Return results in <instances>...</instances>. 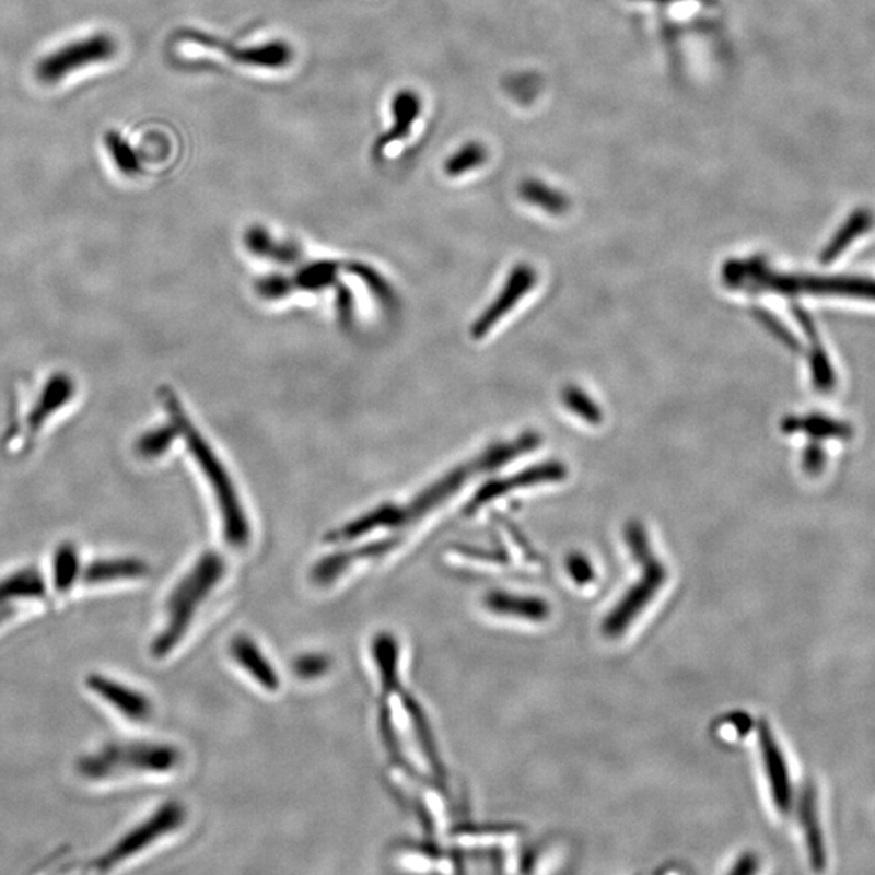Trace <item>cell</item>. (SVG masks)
Here are the masks:
<instances>
[{"instance_id":"cell-31","label":"cell","mask_w":875,"mask_h":875,"mask_svg":"<svg viewBox=\"0 0 875 875\" xmlns=\"http://www.w3.org/2000/svg\"><path fill=\"white\" fill-rule=\"evenodd\" d=\"M626 541H628V547L629 550H631L632 557H634L639 563H648L649 560L654 558L651 550V541H649L648 538V532H645L641 523L628 524V527H626Z\"/></svg>"},{"instance_id":"cell-38","label":"cell","mask_w":875,"mask_h":875,"mask_svg":"<svg viewBox=\"0 0 875 875\" xmlns=\"http://www.w3.org/2000/svg\"><path fill=\"white\" fill-rule=\"evenodd\" d=\"M355 272H359V275L365 279L366 284H369L373 291H376L375 294H378L380 298H389L388 285H386L385 282H383L382 279H380L378 276L372 271V269L360 266V268H355Z\"/></svg>"},{"instance_id":"cell-13","label":"cell","mask_w":875,"mask_h":875,"mask_svg":"<svg viewBox=\"0 0 875 875\" xmlns=\"http://www.w3.org/2000/svg\"><path fill=\"white\" fill-rule=\"evenodd\" d=\"M229 652H231L232 658L237 662V665L245 673H248V676L258 686H261L266 691H278L279 686H281V679H279L275 666L268 662L260 648L250 638L238 635L229 645Z\"/></svg>"},{"instance_id":"cell-29","label":"cell","mask_w":875,"mask_h":875,"mask_svg":"<svg viewBox=\"0 0 875 875\" xmlns=\"http://www.w3.org/2000/svg\"><path fill=\"white\" fill-rule=\"evenodd\" d=\"M335 262H316V265L302 269L295 284H298L299 288L308 289V291H318V289L331 285L332 282H335Z\"/></svg>"},{"instance_id":"cell-12","label":"cell","mask_w":875,"mask_h":875,"mask_svg":"<svg viewBox=\"0 0 875 875\" xmlns=\"http://www.w3.org/2000/svg\"><path fill=\"white\" fill-rule=\"evenodd\" d=\"M800 820L806 837L807 853L814 870L822 871L826 867V841L819 820V803L817 791L813 782L804 783L800 796Z\"/></svg>"},{"instance_id":"cell-8","label":"cell","mask_w":875,"mask_h":875,"mask_svg":"<svg viewBox=\"0 0 875 875\" xmlns=\"http://www.w3.org/2000/svg\"><path fill=\"white\" fill-rule=\"evenodd\" d=\"M759 747L762 754L763 766H766L767 779H769L770 793L777 809L782 814L790 813L793 804V785H791L790 772L785 756L775 742L769 723H759Z\"/></svg>"},{"instance_id":"cell-11","label":"cell","mask_w":875,"mask_h":875,"mask_svg":"<svg viewBox=\"0 0 875 875\" xmlns=\"http://www.w3.org/2000/svg\"><path fill=\"white\" fill-rule=\"evenodd\" d=\"M567 476L568 469L564 464L547 463L528 467L517 476L508 477V479L490 481L474 497L472 503L467 506V513H476L479 508L485 506V504L490 503L501 494L510 493V491L532 487V485L547 483V481H560L567 479Z\"/></svg>"},{"instance_id":"cell-37","label":"cell","mask_w":875,"mask_h":875,"mask_svg":"<svg viewBox=\"0 0 875 875\" xmlns=\"http://www.w3.org/2000/svg\"><path fill=\"white\" fill-rule=\"evenodd\" d=\"M824 463H826V457H824L822 450H820L819 446H816V444H810V446L807 447L806 453H804V470L809 474L820 472Z\"/></svg>"},{"instance_id":"cell-5","label":"cell","mask_w":875,"mask_h":875,"mask_svg":"<svg viewBox=\"0 0 875 875\" xmlns=\"http://www.w3.org/2000/svg\"><path fill=\"white\" fill-rule=\"evenodd\" d=\"M743 275H752V279L763 288L772 289L780 294H838L854 298L875 299V281L858 278H794V276L769 275L763 268H752L744 262Z\"/></svg>"},{"instance_id":"cell-2","label":"cell","mask_w":875,"mask_h":875,"mask_svg":"<svg viewBox=\"0 0 875 875\" xmlns=\"http://www.w3.org/2000/svg\"><path fill=\"white\" fill-rule=\"evenodd\" d=\"M224 571V561L217 553H205L197 564L178 581L173 594L167 598L166 622H164L163 631L154 641V656L158 658L166 656L180 644L182 639L190 629L198 608L203 605L208 595L221 582Z\"/></svg>"},{"instance_id":"cell-36","label":"cell","mask_w":875,"mask_h":875,"mask_svg":"<svg viewBox=\"0 0 875 875\" xmlns=\"http://www.w3.org/2000/svg\"><path fill=\"white\" fill-rule=\"evenodd\" d=\"M325 668V658L315 655L304 656V658L299 660L298 665H295V672H298V675L304 676V678H313V676L322 675Z\"/></svg>"},{"instance_id":"cell-10","label":"cell","mask_w":875,"mask_h":875,"mask_svg":"<svg viewBox=\"0 0 875 875\" xmlns=\"http://www.w3.org/2000/svg\"><path fill=\"white\" fill-rule=\"evenodd\" d=\"M537 282V272L528 265H517L508 279L501 294L498 295L497 301L485 310L483 315L477 319L472 328L474 338H483L508 312H511L514 304L520 302L521 299L534 288Z\"/></svg>"},{"instance_id":"cell-32","label":"cell","mask_w":875,"mask_h":875,"mask_svg":"<svg viewBox=\"0 0 875 875\" xmlns=\"http://www.w3.org/2000/svg\"><path fill=\"white\" fill-rule=\"evenodd\" d=\"M810 369H813L814 385L816 388L827 392L833 386V372L826 352L817 346L810 357Z\"/></svg>"},{"instance_id":"cell-23","label":"cell","mask_w":875,"mask_h":875,"mask_svg":"<svg viewBox=\"0 0 875 875\" xmlns=\"http://www.w3.org/2000/svg\"><path fill=\"white\" fill-rule=\"evenodd\" d=\"M521 195L525 201L548 211L551 214H561L569 208L568 198L561 191L553 190L548 185L537 180L524 182Z\"/></svg>"},{"instance_id":"cell-4","label":"cell","mask_w":875,"mask_h":875,"mask_svg":"<svg viewBox=\"0 0 875 875\" xmlns=\"http://www.w3.org/2000/svg\"><path fill=\"white\" fill-rule=\"evenodd\" d=\"M641 578L628 588L621 600L612 607L605 618L604 632L608 638H619L628 631L629 626L645 611V608L655 600L656 595L665 587L668 572L663 563L652 558L642 564Z\"/></svg>"},{"instance_id":"cell-7","label":"cell","mask_w":875,"mask_h":875,"mask_svg":"<svg viewBox=\"0 0 875 875\" xmlns=\"http://www.w3.org/2000/svg\"><path fill=\"white\" fill-rule=\"evenodd\" d=\"M180 38L185 42L198 44L205 49L218 50L224 54L229 59L234 62L242 63V66L261 67V69H284L292 62L294 50L291 49L288 43L275 42L261 44V46L241 47L219 39L217 36L208 35V33L197 32V30H185L180 33Z\"/></svg>"},{"instance_id":"cell-22","label":"cell","mask_w":875,"mask_h":875,"mask_svg":"<svg viewBox=\"0 0 875 875\" xmlns=\"http://www.w3.org/2000/svg\"><path fill=\"white\" fill-rule=\"evenodd\" d=\"M538 443H540V438H538V435H535V433H527V435L520 438V440L514 441V443L501 444V446L488 450L479 460V464H477V467L485 470L497 469V467L510 463L514 457L521 456V454H525L527 451L535 450Z\"/></svg>"},{"instance_id":"cell-14","label":"cell","mask_w":875,"mask_h":875,"mask_svg":"<svg viewBox=\"0 0 875 875\" xmlns=\"http://www.w3.org/2000/svg\"><path fill=\"white\" fill-rule=\"evenodd\" d=\"M485 607L494 615L523 619L528 622H544L550 618V605L530 595L491 592L485 597Z\"/></svg>"},{"instance_id":"cell-19","label":"cell","mask_w":875,"mask_h":875,"mask_svg":"<svg viewBox=\"0 0 875 875\" xmlns=\"http://www.w3.org/2000/svg\"><path fill=\"white\" fill-rule=\"evenodd\" d=\"M94 688L103 692L104 698L109 700L110 703H114L116 709H119L120 712L126 713L127 716H131V719H147L148 713H150L151 705L147 698L138 695V692L131 691L129 688L114 685V682H109L107 679L96 682Z\"/></svg>"},{"instance_id":"cell-6","label":"cell","mask_w":875,"mask_h":875,"mask_svg":"<svg viewBox=\"0 0 875 875\" xmlns=\"http://www.w3.org/2000/svg\"><path fill=\"white\" fill-rule=\"evenodd\" d=\"M116 42L109 35H94L60 47L56 52L44 57L36 67V75L44 83H54L70 75L75 70L93 63L106 62L116 54Z\"/></svg>"},{"instance_id":"cell-26","label":"cell","mask_w":875,"mask_h":875,"mask_svg":"<svg viewBox=\"0 0 875 875\" xmlns=\"http://www.w3.org/2000/svg\"><path fill=\"white\" fill-rule=\"evenodd\" d=\"M563 402L567 404L571 412H574L575 416L581 417V419L587 420L592 425H598L602 419H604L600 407H598L587 394L582 392V389L575 388V386H568V388L564 389Z\"/></svg>"},{"instance_id":"cell-25","label":"cell","mask_w":875,"mask_h":875,"mask_svg":"<svg viewBox=\"0 0 875 875\" xmlns=\"http://www.w3.org/2000/svg\"><path fill=\"white\" fill-rule=\"evenodd\" d=\"M783 429L786 432H796V430L803 429L806 432H809L813 436H837L843 438L850 435V429L843 423L835 422V420L826 419V417L814 416L809 417V419L797 420V419H788L785 423H783Z\"/></svg>"},{"instance_id":"cell-1","label":"cell","mask_w":875,"mask_h":875,"mask_svg":"<svg viewBox=\"0 0 875 875\" xmlns=\"http://www.w3.org/2000/svg\"><path fill=\"white\" fill-rule=\"evenodd\" d=\"M164 406L167 412L173 416L175 425L180 430L185 441H187L188 450L197 457L201 470L205 476L213 485L214 494L221 510L222 528H224L225 541L231 547L244 548L250 540V525H248L247 517H245L244 510H242L241 501H238L237 493H235L234 485L229 479L224 466L219 463L217 454L211 450L210 444L203 440L197 429H194L190 420L185 416L184 410L180 409V404L175 399L174 394H164Z\"/></svg>"},{"instance_id":"cell-18","label":"cell","mask_w":875,"mask_h":875,"mask_svg":"<svg viewBox=\"0 0 875 875\" xmlns=\"http://www.w3.org/2000/svg\"><path fill=\"white\" fill-rule=\"evenodd\" d=\"M373 658L378 665L380 685L385 698L400 691L399 682V648L392 634H380L373 641Z\"/></svg>"},{"instance_id":"cell-34","label":"cell","mask_w":875,"mask_h":875,"mask_svg":"<svg viewBox=\"0 0 875 875\" xmlns=\"http://www.w3.org/2000/svg\"><path fill=\"white\" fill-rule=\"evenodd\" d=\"M258 294L266 299H279L289 294L292 289V282L289 279L281 278V276H272V278H265L258 282Z\"/></svg>"},{"instance_id":"cell-24","label":"cell","mask_w":875,"mask_h":875,"mask_svg":"<svg viewBox=\"0 0 875 875\" xmlns=\"http://www.w3.org/2000/svg\"><path fill=\"white\" fill-rule=\"evenodd\" d=\"M487 148L477 141H469L463 144L456 153L451 154L444 163V173L450 177H460V175L477 170L487 161Z\"/></svg>"},{"instance_id":"cell-35","label":"cell","mask_w":875,"mask_h":875,"mask_svg":"<svg viewBox=\"0 0 875 875\" xmlns=\"http://www.w3.org/2000/svg\"><path fill=\"white\" fill-rule=\"evenodd\" d=\"M756 315L757 319H759V322L762 323L763 326H767V328H769L770 331H772L773 335H775L777 338L780 339V341L785 342L788 348L794 350L800 348V346H797L796 339L793 338V335H790L785 326H783L782 323L779 322V319L773 318V316L770 315L769 312H763V310H756Z\"/></svg>"},{"instance_id":"cell-33","label":"cell","mask_w":875,"mask_h":875,"mask_svg":"<svg viewBox=\"0 0 875 875\" xmlns=\"http://www.w3.org/2000/svg\"><path fill=\"white\" fill-rule=\"evenodd\" d=\"M567 569L572 581L578 585H587L595 581L594 567L584 555H571L567 561Z\"/></svg>"},{"instance_id":"cell-21","label":"cell","mask_w":875,"mask_h":875,"mask_svg":"<svg viewBox=\"0 0 875 875\" xmlns=\"http://www.w3.org/2000/svg\"><path fill=\"white\" fill-rule=\"evenodd\" d=\"M873 224V214L870 211H858L854 213L853 217L848 219L847 224L844 228H841L840 231L837 232L835 235L833 241L827 245L826 250L822 252V257L820 260L824 262H830L837 260L840 257L841 252L848 247V245L853 242L854 237H860L863 232H866L867 229L871 228Z\"/></svg>"},{"instance_id":"cell-20","label":"cell","mask_w":875,"mask_h":875,"mask_svg":"<svg viewBox=\"0 0 875 875\" xmlns=\"http://www.w3.org/2000/svg\"><path fill=\"white\" fill-rule=\"evenodd\" d=\"M245 245L254 252L255 255L261 257L275 258L278 261H294L298 260V248L294 245L278 244L271 235L258 225L248 229L245 234Z\"/></svg>"},{"instance_id":"cell-30","label":"cell","mask_w":875,"mask_h":875,"mask_svg":"<svg viewBox=\"0 0 875 875\" xmlns=\"http://www.w3.org/2000/svg\"><path fill=\"white\" fill-rule=\"evenodd\" d=\"M144 574V567L137 561H120V563H104L103 567H94L93 571L88 572V582L110 581V579H131Z\"/></svg>"},{"instance_id":"cell-17","label":"cell","mask_w":875,"mask_h":875,"mask_svg":"<svg viewBox=\"0 0 875 875\" xmlns=\"http://www.w3.org/2000/svg\"><path fill=\"white\" fill-rule=\"evenodd\" d=\"M467 477H469V470L457 469L454 470V472L447 474L444 479L436 481L433 487L427 488V490L420 493L409 506L404 508V511H406L407 525L416 523L420 517L429 514L438 504L443 503L454 491L459 490L460 485L467 480Z\"/></svg>"},{"instance_id":"cell-39","label":"cell","mask_w":875,"mask_h":875,"mask_svg":"<svg viewBox=\"0 0 875 875\" xmlns=\"http://www.w3.org/2000/svg\"><path fill=\"white\" fill-rule=\"evenodd\" d=\"M174 433H175V430H174V432H171V430L166 429V430H163V432L158 433L156 436L148 438V440H144V444H143L144 451H147V453H151V454L161 453V451H163L164 447H166L167 444H170L171 441H173Z\"/></svg>"},{"instance_id":"cell-28","label":"cell","mask_w":875,"mask_h":875,"mask_svg":"<svg viewBox=\"0 0 875 875\" xmlns=\"http://www.w3.org/2000/svg\"><path fill=\"white\" fill-rule=\"evenodd\" d=\"M43 595V582L38 575L23 572L0 584V602L10 597H39Z\"/></svg>"},{"instance_id":"cell-15","label":"cell","mask_w":875,"mask_h":875,"mask_svg":"<svg viewBox=\"0 0 875 875\" xmlns=\"http://www.w3.org/2000/svg\"><path fill=\"white\" fill-rule=\"evenodd\" d=\"M422 110V101L412 90L397 91L392 103L393 127L380 137L375 150L383 151L394 141L404 140L412 130L413 124L419 119Z\"/></svg>"},{"instance_id":"cell-40","label":"cell","mask_w":875,"mask_h":875,"mask_svg":"<svg viewBox=\"0 0 875 875\" xmlns=\"http://www.w3.org/2000/svg\"><path fill=\"white\" fill-rule=\"evenodd\" d=\"M757 870H759V861H757V858L754 856V854H744L742 860L733 867L732 874H754Z\"/></svg>"},{"instance_id":"cell-16","label":"cell","mask_w":875,"mask_h":875,"mask_svg":"<svg viewBox=\"0 0 875 875\" xmlns=\"http://www.w3.org/2000/svg\"><path fill=\"white\" fill-rule=\"evenodd\" d=\"M407 517L404 508L393 506V504H385L376 511H372L365 516L359 517L345 527L336 530L335 534L329 535V541H349L362 537V535L370 534V532L378 530V528L392 527H406Z\"/></svg>"},{"instance_id":"cell-3","label":"cell","mask_w":875,"mask_h":875,"mask_svg":"<svg viewBox=\"0 0 875 875\" xmlns=\"http://www.w3.org/2000/svg\"><path fill=\"white\" fill-rule=\"evenodd\" d=\"M177 750L164 744H120L86 760L88 775H107L109 770L129 769L167 772L178 763Z\"/></svg>"},{"instance_id":"cell-27","label":"cell","mask_w":875,"mask_h":875,"mask_svg":"<svg viewBox=\"0 0 875 875\" xmlns=\"http://www.w3.org/2000/svg\"><path fill=\"white\" fill-rule=\"evenodd\" d=\"M106 144L109 148L114 163L124 174H137L140 171V161H138L137 153L131 150L130 144L119 133L109 131L106 135Z\"/></svg>"},{"instance_id":"cell-9","label":"cell","mask_w":875,"mask_h":875,"mask_svg":"<svg viewBox=\"0 0 875 875\" xmlns=\"http://www.w3.org/2000/svg\"><path fill=\"white\" fill-rule=\"evenodd\" d=\"M185 809L178 803H167L154 816H151L143 826L131 831L129 837L120 841L119 847L109 854V863L133 856L148 844L156 841L163 835L178 829L184 824Z\"/></svg>"}]
</instances>
